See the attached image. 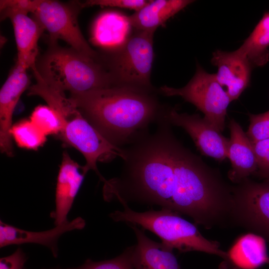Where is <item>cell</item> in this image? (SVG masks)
Returning <instances> with one entry per match:
<instances>
[{
  "label": "cell",
  "instance_id": "cell-6",
  "mask_svg": "<svg viewBox=\"0 0 269 269\" xmlns=\"http://www.w3.org/2000/svg\"><path fill=\"white\" fill-rule=\"evenodd\" d=\"M159 94L167 97L180 96L201 111L204 118L220 132L224 131L229 104L232 102L215 74H210L197 64L196 72L185 86L175 88L163 86Z\"/></svg>",
  "mask_w": 269,
  "mask_h": 269
},
{
  "label": "cell",
  "instance_id": "cell-1",
  "mask_svg": "<svg viewBox=\"0 0 269 269\" xmlns=\"http://www.w3.org/2000/svg\"><path fill=\"white\" fill-rule=\"evenodd\" d=\"M156 125L154 133L123 148L121 173L104 182V199L124 206L158 205L188 216L196 224H209L227 206L229 184L183 145L165 117Z\"/></svg>",
  "mask_w": 269,
  "mask_h": 269
},
{
  "label": "cell",
  "instance_id": "cell-4",
  "mask_svg": "<svg viewBox=\"0 0 269 269\" xmlns=\"http://www.w3.org/2000/svg\"><path fill=\"white\" fill-rule=\"evenodd\" d=\"M110 217L115 222H122L141 226L156 235L167 248L184 253L199 251L217 255L225 261L227 253L220 248L218 242L203 237L196 226L172 211L161 209H150L138 212L132 210L128 205L123 211L111 213Z\"/></svg>",
  "mask_w": 269,
  "mask_h": 269
},
{
  "label": "cell",
  "instance_id": "cell-8",
  "mask_svg": "<svg viewBox=\"0 0 269 269\" xmlns=\"http://www.w3.org/2000/svg\"><path fill=\"white\" fill-rule=\"evenodd\" d=\"M230 224L242 227L269 242V182L247 178L233 186Z\"/></svg>",
  "mask_w": 269,
  "mask_h": 269
},
{
  "label": "cell",
  "instance_id": "cell-12",
  "mask_svg": "<svg viewBox=\"0 0 269 269\" xmlns=\"http://www.w3.org/2000/svg\"><path fill=\"white\" fill-rule=\"evenodd\" d=\"M211 63L217 67L216 79L231 101L237 99L250 84L253 67L248 60L238 49L218 50L213 52Z\"/></svg>",
  "mask_w": 269,
  "mask_h": 269
},
{
  "label": "cell",
  "instance_id": "cell-11",
  "mask_svg": "<svg viewBox=\"0 0 269 269\" xmlns=\"http://www.w3.org/2000/svg\"><path fill=\"white\" fill-rule=\"evenodd\" d=\"M26 70L16 63L0 90V148L9 157L13 155L10 134L13 113L21 95L29 87Z\"/></svg>",
  "mask_w": 269,
  "mask_h": 269
},
{
  "label": "cell",
  "instance_id": "cell-29",
  "mask_svg": "<svg viewBox=\"0 0 269 269\" xmlns=\"http://www.w3.org/2000/svg\"><path fill=\"white\" fill-rule=\"evenodd\" d=\"M26 255L18 248L11 255L0 258V269H24Z\"/></svg>",
  "mask_w": 269,
  "mask_h": 269
},
{
  "label": "cell",
  "instance_id": "cell-26",
  "mask_svg": "<svg viewBox=\"0 0 269 269\" xmlns=\"http://www.w3.org/2000/svg\"><path fill=\"white\" fill-rule=\"evenodd\" d=\"M252 143L257 162L256 174L266 179L269 176V138Z\"/></svg>",
  "mask_w": 269,
  "mask_h": 269
},
{
  "label": "cell",
  "instance_id": "cell-17",
  "mask_svg": "<svg viewBox=\"0 0 269 269\" xmlns=\"http://www.w3.org/2000/svg\"><path fill=\"white\" fill-rule=\"evenodd\" d=\"M128 224L134 230L137 240L136 244L132 246L134 269H181L172 250L151 240L136 225Z\"/></svg>",
  "mask_w": 269,
  "mask_h": 269
},
{
  "label": "cell",
  "instance_id": "cell-18",
  "mask_svg": "<svg viewBox=\"0 0 269 269\" xmlns=\"http://www.w3.org/2000/svg\"><path fill=\"white\" fill-rule=\"evenodd\" d=\"M191 0H150L128 18L134 30L153 32L189 4Z\"/></svg>",
  "mask_w": 269,
  "mask_h": 269
},
{
  "label": "cell",
  "instance_id": "cell-13",
  "mask_svg": "<svg viewBox=\"0 0 269 269\" xmlns=\"http://www.w3.org/2000/svg\"><path fill=\"white\" fill-rule=\"evenodd\" d=\"M1 18H9L12 22L17 50L16 63L26 69H33L38 57V42L44 29L28 13L1 10Z\"/></svg>",
  "mask_w": 269,
  "mask_h": 269
},
{
  "label": "cell",
  "instance_id": "cell-16",
  "mask_svg": "<svg viewBox=\"0 0 269 269\" xmlns=\"http://www.w3.org/2000/svg\"><path fill=\"white\" fill-rule=\"evenodd\" d=\"M230 138L227 147V158L231 164L229 178L238 184L251 175L256 174L257 162L252 142L241 126L234 119L229 124Z\"/></svg>",
  "mask_w": 269,
  "mask_h": 269
},
{
  "label": "cell",
  "instance_id": "cell-24",
  "mask_svg": "<svg viewBox=\"0 0 269 269\" xmlns=\"http://www.w3.org/2000/svg\"><path fill=\"white\" fill-rule=\"evenodd\" d=\"M67 269H134L132 260V246L115 258L100 262L87 260L79 267Z\"/></svg>",
  "mask_w": 269,
  "mask_h": 269
},
{
  "label": "cell",
  "instance_id": "cell-21",
  "mask_svg": "<svg viewBox=\"0 0 269 269\" xmlns=\"http://www.w3.org/2000/svg\"><path fill=\"white\" fill-rule=\"evenodd\" d=\"M269 12H265L238 50L252 67H262L269 61Z\"/></svg>",
  "mask_w": 269,
  "mask_h": 269
},
{
  "label": "cell",
  "instance_id": "cell-10",
  "mask_svg": "<svg viewBox=\"0 0 269 269\" xmlns=\"http://www.w3.org/2000/svg\"><path fill=\"white\" fill-rule=\"evenodd\" d=\"M165 117L172 126L183 128L190 136L202 154L218 161L227 158L229 139L224 136L198 114L179 113L168 106Z\"/></svg>",
  "mask_w": 269,
  "mask_h": 269
},
{
  "label": "cell",
  "instance_id": "cell-23",
  "mask_svg": "<svg viewBox=\"0 0 269 269\" xmlns=\"http://www.w3.org/2000/svg\"><path fill=\"white\" fill-rule=\"evenodd\" d=\"M29 120L46 136L59 135L65 125L58 114L48 106L36 107Z\"/></svg>",
  "mask_w": 269,
  "mask_h": 269
},
{
  "label": "cell",
  "instance_id": "cell-19",
  "mask_svg": "<svg viewBox=\"0 0 269 269\" xmlns=\"http://www.w3.org/2000/svg\"><path fill=\"white\" fill-rule=\"evenodd\" d=\"M132 26L128 16L115 11L106 12L95 20L92 40L103 49H110L123 43L130 35Z\"/></svg>",
  "mask_w": 269,
  "mask_h": 269
},
{
  "label": "cell",
  "instance_id": "cell-20",
  "mask_svg": "<svg viewBox=\"0 0 269 269\" xmlns=\"http://www.w3.org/2000/svg\"><path fill=\"white\" fill-rule=\"evenodd\" d=\"M266 240L251 233L240 237L227 253L225 261L233 269H257L267 263Z\"/></svg>",
  "mask_w": 269,
  "mask_h": 269
},
{
  "label": "cell",
  "instance_id": "cell-30",
  "mask_svg": "<svg viewBox=\"0 0 269 269\" xmlns=\"http://www.w3.org/2000/svg\"><path fill=\"white\" fill-rule=\"evenodd\" d=\"M264 180H266V181H267L269 182V176H268L267 178H266V179H265Z\"/></svg>",
  "mask_w": 269,
  "mask_h": 269
},
{
  "label": "cell",
  "instance_id": "cell-2",
  "mask_svg": "<svg viewBox=\"0 0 269 269\" xmlns=\"http://www.w3.org/2000/svg\"><path fill=\"white\" fill-rule=\"evenodd\" d=\"M158 90L120 86L70 94L85 118L111 143L123 148L149 133L164 118L168 106L158 100Z\"/></svg>",
  "mask_w": 269,
  "mask_h": 269
},
{
  "label": "cell",
  "instance_id": "cell-22",
  "mask_svg": "<svg viewBox=\"0 0 269 269\" xmlns=\"http://www.w3.org/2000/svg\"><path fill=\"white\" fill-rule=\"evenodd\" d=\"M10 134L20 147L36 150L46 141L44 134L30 120H22L12 126Z\"/></svg>",
  "mask_w": 269,
  "mask_h": 269
},
{
  "label": "cell",
  "instance_id": "cell-7",
  "mask_svg": "<svg viewBox=\"0 0 269 269\" xmlns=\"http://www.w3.org/2000/svg\"><path fill=\"white\" fill-rule=\"evenodd\" d=\"M83 8L82 2L79 1L39 0L32 13L33 18L48 31L49 43H57L58 40H62L77 51L99 58L100 52L90 46L79 26L78 15Z\"/></svg>",
  "mask_w": 269,
  "mask_h": 269
},
{
  "label": "cell",
  "instance_id": "cell-9",
  "mask_svg": "<svg viewBox=\"0 0 269 269\" xmlns=\"http://www.w3.org/2000/svg\"><path fill=\"white\" fill-rule=\"evenodd\" d=\"M59 137L67 145L79 150L84 156L86 164L82 171L86 174L93 170L104 182L106 179L99 172L97 163L110 162L117 157H123V148L108 141L79 111L67 119Z\"/></svg>",
  "mask_w": 269,
  "mask_h": 269
},
{
  "label": "cell",
  "instance_id": "cell-14",
  "mask_svg": "<svg viewBox=\"0 0 269 269\" xmlns=\"http://www.w3.org/2000/svg\"><path fill=\"white\" fill-rule=\"evenodd\" d=\"M82 167L66 151L63 153L57 178L55 210L51 214L56 226L68 221L67 215L85 176L80 171Z\"/></svg>",
  "mask_w": 269,
  "mask_h": 269
},
{
  "label": "cell",
  "instance_id": "cell-31",
  "mask_svg": "<svg viewBox=\"0 0 269 269\" xmlns=\"http://www.w3.org/2000/svg\"><path fill=\"white\" fill-rule=\"evenodd\" d=\"M267 264H269V257L268 259V261H267Z\"/></svg>",
  "mask_w": 269,
  "mask_h": 269
},
{
  "label": "cell",
  "instance_id": "cell-15",
  "mask_svg": "<svg viewBox=\"0 0 269 269\" xmlns=\"http://www.w3.org/2000/svg\"><path fill=\"white\" fill-rule=\"evenodd\" d=\"M85 221L77 217L70 222L56 226L49 230L32 232L24 230L0 221V247L11 245L34 243L45 246L52 252L54 257L58 255L57 242L64 233L84 228Z\"/></svg>",
  "mask_w": 269,
  "mask_h": 269
},
{
  "label": "cell",
  "instance_id": "cell-28",
  "mask_svg": "<svg viewBox=\"0 0 269 269\" xmlns=\"http://www.w3.org/2000/svg\"><path fill=\"white\" fill-rule=\"evenodd\" d=\"M39 2V0H0V11L9 10L32 13L36 9Z\"/></svg>",
  "mask_w": 269,
  "mask_h": 269
},
{
  "label": "cell",
  "instance_id": "cell-3",
  "mask_svg": "<svg viewBox=\"0 0 269 269\" xmlns=\"http://www.w3.org/2000/svg\"><path fill=\"white\" fill-rule=\"evenodd\" d=\"M32 70L48 85L70 94L114 86L101 55L92 58L57 43H49Z\"/></svg>",
  "mask_w": 269,
  "mask_h": 269
},
{
  "label": "cell",
  "instance_id": "cell-5",
  "mask_svg": "<svg viewBox=\"0 0 269 269\" xmlns=\"http://www.w3.org/2000/svg\"><path fill=\"white\" fill-rule=\"evenodd\" d=\"M154 33L134 30L121 45L100 52L114 86L157 91L150 81Z\"/></svg>",
  "mask_w": 269,
  "mask_h": 269
},
{
  "label": "cell",
  "instance_id": "cell-32",
  "mask_svg": "<svg viewBox=\"0 0 269 269\" xmlns=\"http://www.w3.org/2000/svg\"></svg>",
  "mask_w": 269,
  "mask_h": 269
},
{
  "label": "cell",
  "instance_id": "cell-27",
  "mask_svg": "<svg viewBox=\"0 0 269 269\" xmlns=\"http://www.w3.org/2000/svg\"><path fill=\"white\" fill-rule=\"evenodd\" d=\"M150 0H89L82 2L83 7L94 5L117 7L134 10L137 11Z\"/></svg>",
  "mask_w": 269,
  "mask_h": 269
},
{
  "label": "cell",
  "instance_id": "cell-25",
  "mask_svg": "<svg viewBox=\"0 0 269 269\" xmlns=\"http://www.w3.org/2000/svg\"><path fill=\"white\" fill-rule=\"evenodd\" d=\"M250 125L246 133L252 142L269 138V111L260 114H249Z\"/></svg>",
  "mask_w": 269,
  "mask_h": 269
}]
</instances>
